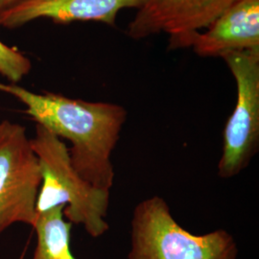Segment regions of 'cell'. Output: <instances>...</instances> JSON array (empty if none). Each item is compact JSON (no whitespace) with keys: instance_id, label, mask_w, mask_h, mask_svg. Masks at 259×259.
<instances>
[{"instance_id":"cell-1","label":"cell","mask_w":259,"mask_h":259,"mask_svg":"<svg viewBox=\"0 0 259 259\" xmlns=\"http://www.w3.org/2000/svg\"><path fill=\"white\" fill-rule=\"evenodd\" d=\"M0 92L22 103L24 112L37 124L71 143L70 161L80 176L95 187L111 190L114 181L111 154L127 119L124 107L33 93L18 83H0Z\"/></svg>"},{"instance_id":"cell-2","label":"cell","mask_w":259,"mask_h":259,"mask_svg":"<svg viewBox=\"0 0 259 259\" xmlns=\"http://www.w3.org/2000/svg\"><path fill=\"white\" fill-rule=\"evenodd\" d=\"M31 145L37 155L41 184L37 212L64 206V217L72 225L83 226L92 237L104 235L110 226L106 220L111 190L93 186L75 170L65 142L37 124Z\"/></svg>"},{"instance_id":"cell-3","label":"cell","mask_w":259,"mask_h":259,"mask_svg":"<svg viewBox=\"0 0 259 259\" xmlns=\"http://www.w3.org/2000/svg\"><path fill=\"white\" fill-rule=\"evenodd\" d=\"M232 234L216 230L196 235L173 217L164 199L153 196L135 207L128 259H237Z\"/></svg>"},{"instance_id":"cell-4","label":"cell","mask_w":259,"mask_h":259,"mask_svg":"<svg viewBox=\"0 0 259 259\" xmlns=\"http://www.w3.org/2000/svg\"><path fill=\"white\" fill-rule=\"evenodd\" d=\"M233 75L237 99L223 132V152L217 173L231 179L249 166L259 150V52L221 56Z\"/></svg>"},{"instance_id":"cell-5","label":"cell","mask_w":259,"mask_h":259,"mask_svg":"<svg viewBox=\"0 0 259 259\" xmlns=\"http://www.w3.org/2000/svg\"><path fill=\"white\" fill-rule=\"evenodd\" d=\"M41 184L37 155L25 127L0 122V234L14 224L34 228Z\"/></svg>"},{"instance_id":"cell-6","label":"cell","mask_w":259,"mask_h":259,"mask_svg":"<svg viewBox=\"0 0 259 259\" xmlns=\"http://www.w3.org/2000/svg\"><path fill=\"white\" fill-rule=\"evenodd\" d=\"M235 0H146L130 22L128 35L140 39L166 33L171 49L191 47L198 32L208 27Z\"/></svg>"},{"instance_id":"cell-7","label":"cell","mask_w":259,"mask_h":259,"mask_svg":"<svg viewBox=\"0 0 259 259\" xmlns=\"http://www.w3.org/2000/svg\"><path fill=\"white\" fill-rule=\"evenodd\" d=\"M146 0H22L0 13L1 27H20L37 19H52L55 23L99 21L115 24L121 10L139 9Z\"/></svg>"},{"instance_id":"cell-8","label":"cell","mask_w":259,"mask_h":259,"mask_svg":"<svg viewBox=\"0 0 259 259\" xmlns=\"http://www.w3.org/2000/svg\"><path fill=\"white\" fill-rule=\"evenodd\" d=\"M205 29L191 42L197 55L259 52V0H235Z\"/></svg>"},{"instance_id":"cell-9","label":"cell","mask_w":259,"mask_h":259,"mask_svg":"<svg viewBox=\"0 0 259 259\" xmlns=\"http://www.w3.org/2000/svg\"><path fill=\"white\" fill-rule=\"evenodd\" d=\"M64 206H56L37 214L34 229L37 246L33 259H77L70 241L72 224L64 217Z\"/></svg>"},{"instance_id":"cell-10","label":"cell","mask_w":259,"mask_h":259,"mask_svg":"<svg viewBox=\"0 0 259 259\" xmlns=\"http://www.w3.org/2000/svg\"><path fill=\"white\" fill-rule=\"evenodd\" d=\"M32 64L26 56L15 47L0 41V76L10 83H18L31 71Z\"/></svg>"},{"instance_id":"cell-11","label":"cell","mask_w":259,"mask_h":259,"mask_svg":"<svg viewBox=\"0 0 259 259\" xmlns=\"http://www.w3.org/2000/svg\"><path fill=\"white\" fill-rule=\"evenodd\" d=\"M20 1L22 0H0V13L5 10L9 9L12 6L19 3Z\"/></svg>"}]
</instances>
